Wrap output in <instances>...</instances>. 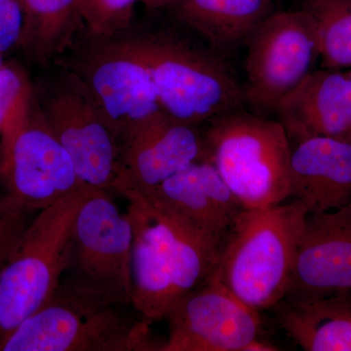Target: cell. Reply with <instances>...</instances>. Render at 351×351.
I'll use <instances>...</instances> for the list:
<instances>
[{
  "label": "cell",
  "instance_id": "13",
  "mask_svg": "<svg viewBox=\"0 0 351 351\" xmlns=\"http://www.w3.org/2000/svg\"><path fill=\"white\" fill-rule=\"evenodd\" d=\"M204 159V133L199 125L159 113L120 142L119 195H145Z\"/></svg>",
  "mask_w": 351,
  "mask_h": 351
},
{
  "label": "cell",
  "instance_id": "16",
  "mask_svg": "<svg viewBox=\"0 0 351 351\" xmlns=\"http://www.w3.org/2000/svg\"><path fill=\"white\" fill-rule=\"evenodd\" d=\"M142 195L221 241L246 209L207 159L191 164Z\"/></svg>",
  "mask_w": 351,
  "mask_h": 351
},
{
  "label": "cell",
  "instance_id": "18",
  "mask_svg": "<svg viewBox=\"0 0 351 351\" xmlns=\"http://www.w3.org/2000/svg\"><path fill=\"white\" fill-rule=\"evenodd\" d=\"M281 328L302 350L351 351V291L276 306Z\"/></svg>",
  "mask_w": 351,
  "mask_h": 351
},
{
  "label": "cell",
  "instance_id": "14",
  "mask_svg": "<svg viewBox=\"0 0 351 351\" xmlns=\"http://www.w3.org/2000/svg\"><path fill=\"white\" fill-rule=\"evenodd\" d=\"M351 291V202L307 214L283 300L306 302Z\"/></svg>",
  "mask_w": 351,
  "mask_h": 351
},
{
  "label": "cell",
  "instance_id": "25",
  "mask_svg": "<svg viewBox=\"0 0 351 351\" xmlns=\"http://www.w3.org/2000/svg\"><path fill=\"white\" fill-rule=\"evenodd\" d=\"M24 27L21 0H0V54L19 49Z\"/></svg>",
  "mask_w": 351,
  "mask_h": 351
},
{
  "label": "cell",
  "instance_id": "15",
  "mask_svg": "<svg viewBox=\"0 0 351 351\" xmlns=\"http://www.w3.org/2000/svg\"><path fill=\"white\" fill-rule=\"evenodd\" d=\"M290 198L307 214L351 202V136L311 137L295 143L289 166Z\"/></svg>",
  "mask_w": 351,
  "mask_h": 351
},
{
  "label": "cell",
  "instance_id": "21",
  "mask_svg": "<svg viewBox=\"0 0 351 351\" xmlns=\"http://www.w3.org/2000/svg\"><path fill=\"white\" fill-rule=\"evenodd\" d=\"M323 69H351V0H304Z\"/></svg>",
  "mask_w": 351,
  "mask_h": 351
},
{
  "label": "cell",
  "instance_id": "7",
  "mask_svg": "<svg viewBox=\"0 0 351 351\" xmlns=\"http://www.w3.org/2000/svg\"><path fill=\"white\" fill-rule=\"evenodd\" d=\"M53 64L75 73L96 99L120 142L163 112L151 71L127 32L96 36L82 29Z\"/></svg>",
  "mask_w": 351,
  "mask_h": 351
},
{
  "label": "cell",
  "instance_id": "20",
  "mask_svg": "<svg viewBox=\"0 0 351 351\" xmlns=\"http://www.w3.org/2000/svg\"><path fill=\"white\" fill-rule=\"evenodd\" d=\"M24 27L19 49L39 64H53L84 29L80 0H21Z\"/></svg>",
  "mask_w": 351,
  "mask_h": 351
},
{
  "label": "cell",
  "instance_id": "28",
  "mask_svg": "<svg viewBox=\"0 0 351 351\" xmlns=\"http://www.w3.org/2000/svg\"><path fill=\"white\" fill-rule=\"evenodd\" d=\"M348 76H350V80H351V69H350V71H348Z\"/></svg>",
  "mask_w": 351,
  "mask_h": 351
},
{
  "label": "cell",
  "instance_id": "10",
  "mask_svg": "<svg viewBox=\"0 0 351 351\" xmlns=\"http://www.w3.org/2000/svg\"><path fill=\"white\" fill-rule=\"evenodd\" d=\"M245 103L276 113L281 101L314 71L317 44L301 9L270 13L247 40Z\"/></svg>",
  "mask_w": 351,
  "mask_h": 351
},
{
  "label": "cell",
  "instance_id": "4",
  "mask_svg": "<svg viewBox=\"0 0 351 351\" xmlns=\"http://www.w3.org/2000/svg\"><path fill=\"white\" fill-rule=\"evenodd\" d=\"M149 66L164 112L199 125L242 110L244 90L218 52L169 31L126 29Z\"/></svg>",
  "mask_w": 351,
  "mask_h": 351
},
{
  "label": "cell",
  "instance_id": "11",
  "mask_svg": "<svg viewBox=\"0 0 351 351\" xmlns=\"http://www.w3.org/2000/svg\"><path fill=\"white\" fill-rule=\"evenodd\" d=\"M113 195L94 189L80 205L73 221L66 278L132 302L133 225L129 214L121 213L115 204Z\"/></svg>",
  "mask_w": 351,
  "mask_h": 351
},
{
  "label": "cell",
  "instance_id": "23",
  "mask_svg": "<svg viewBox=\"0 0 351 351\" xmlns=\"http://www.w3.org/2000/svg\"><path fill=\"white\" fill-rule=\"evenodd\" d=\"M138 0H80L85 29L96 36H113L133 25Z\"/></svg>",
  "mask_w": 351,
  "mask_h": 351
},
{
  "label": "cell",
  "instance_id": "9",
  "mask_svg": "<svg viewBox=\"0 0 351 351\" xmlns=\"http://www.w3.org/2000/svg\"><path fill=\"white\" fill-rule=\"evenodd\" d=\"M0 184L3 195L36 214L87 186L44 119L34 89L24 117L0 137Z\"/></svg>",
  "mask_w": 351,
  "mask_h": 351
},
{
  "label": "cell",
  "instance_id": "24",
  "mask_svg": "<svg viewBox=\"0 0 351 351\" xmlns=\"http://www.w3.org/2000/svg\"><path fill=\"white\" fill-rule=\"evenodd\" d=\"M36 214L27 211L8 196L0 193V271Z\"/></svg>",
  "mask_w": 351,
  "mask_h": 351
},
{
  "label": "cell",
  "instance_id": "1",
  "mask_svg": "<svg viewBox=\"0 0 351 351\" xmlns=\"http://www.w3.org/2000/svg\"><path fill=\"white\" fill-rule=\"evenodd\" d=\"M132 304L143 317L166 319L180 300L213 274L223 241L147 196L132 193Z\"/></svg>",
  "mask_w": 351,
  "mask_h": 351
},
{
  "label": "cell",
  "instance_id": "27",
  "mask_svg": "<svg viewBox=\"0 0 351 351\" xmlns=\"http://www.w3.org/2000/svg\"><path fill=\"white\" fill-rule=\"evenodd\" d=\"M4 62H5L4 61V56H2V55L0 54V66H1L2 64H4Z\"/></svg>",
  "mask_w": 351,
  "mask_h": 351
},
{
  "label": "cell",
  "instance_id": "3",
  "mask_svg": "<svg viewBox=\"0 0 351 351\" xmlns=\"http://www.w3.org/2000/svg\"><path fill=\"white\" fill-rule=\"evenodd\" d=\"M306 215L297 200L244 209L221 244L211 276L258 313L274 308L287 292Z\"/></svg>",
  "mask_w": 351,
  "mask_h": 351
},
{
  "label": "cell",
  "instance_id": "26",
  "mask_svg": "<svg viewBox=\"0 0 351 351\" xmlns=\"http://www.w3.org/2000/svg\"><path fill=\"white\" fill-rule=\"evenodd\" d=\"M149 8L158 9L162 7L176 5L181 0H141Z\"/></svg>",
  "mask_w": 351,
  "mask_h": 351
},
{
  "label": "cell",
  "instance_id": "17",
  "mask_svg": "<svg viewBox=\"0 0 351 351\" xmlns=\"http://www.w3.org/2000/svg\"><path fill=\"white\" fill-rule=\"evenodd\" d=\"M290 142L351 136V80L337 69L314 71L276 110Z\"/></svg>",
  "mask_w": 351,
  "mask_h": 351
},
{
  "label": "cell",
  "instance_id": "12",
  "mask_svg": "<svg viewBox=\"0 0 351 351\" xmlns=\"http://www.w3.org/2000/svg\"><path fill=\"white\" fill-rule=\"evenodd\" d=\"M160 351H250L260 339V313L213 277L176 304Z\"/></svg>",
  "mask_w": 351,
  "mask_h": 351
},
{
  "label": "cell",
  "instance_id": "6",
  "mask_svg": "<svg viewBox=\"0 0 351 351\" xmlns=\"http://www.w3.org/2000/svg\"><path fill=\"white\" fill-rule=\"evenodd\" d=\"M87 186L39 211L0 271V341L50 301L71 261V232Z\"/></svg>",
  "mask_w": 351,
  "mask_h": 351
},
{
  "label": "cell",
  "instance_id": "5",
  "mask_svg": "<svg viewBox=\"0 0 351 351\" xmlns=\"http://www.w3.org/2000/svg\"><path fill=\"white\" fill-rule=\"evenodd\" d=\"M204 140L207 160L246 209L290 198L292 145L278 120L237 110L209 122Z\"/></svg>",
  "mask_w": 351,
  "mask_h": 351
},
{
  "label": "cell",
  "instance_id": "2",
  "mask_svg": "<svg viewBox=\"0 0 351 351\" xmlns=\"http://www.w3.org/2000/svg\"><path fill=\"white\" fill-rule=\"evenodd\" d=\"M149 323L128 300L64 278L49 302L0 341V351H160Z\"/></svg>",
  "mask_w": 351,
  "mask_h": 351
},
{
  "label": "cell",
  "instance_id": "8",
  "mask_svg": "<svg viewBox=\"0 0 351 351\" xmlns=\"http://www.w3.org/2000/svg\"><path fill=\"white\" fill-rule=\"evenodd\" d=\"M34 94L51 131L71 157L87 186L119 195L120 145L87 85L54 64L34 82Z\"/></svg>",
  "mask_w": 351,
  "mask_h": 351
},
{
  "label": "cell",
  "instance_id": "22",
  "mask_svg": "<svg viewBox=\"0 0 351 351\" xmlns=\"http://www.w3.org/2000/svg\"><path fill=\"white\" fill-rule=\"evenodd\" d=\"M34 95V82L15 61L0 66V137L15 126L27 112Z\"/></svg>",
  "mask_w": 351,
  "mask_h": 351
},
{
  "label": "cell",
  "instance_id": "19",
  "mask_svg": "<svg viewBox=\"0 0 351 351\" xmlns=\"http://www.w3.org/2000/svg\"><path fill=\"white\" fill-rule=\"evenodd\" d=\"M177 19L217 52L246 43L272 11L274 0H181Z\"/></svg>",
  "mask_w": 351,
  "mask_h": 351
}]
</instances>
